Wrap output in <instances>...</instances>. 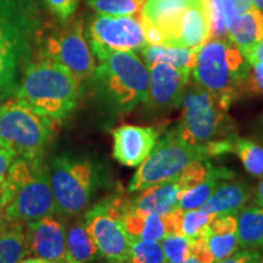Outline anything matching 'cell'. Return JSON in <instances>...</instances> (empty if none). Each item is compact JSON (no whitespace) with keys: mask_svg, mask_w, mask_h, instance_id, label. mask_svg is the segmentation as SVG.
<instances>
[{"mask_svg":"<svg viewBox=\"0 0 263 263\" xmlns=\"http://www.w3.org/2000/svg\"><path fill=\"white\" fill-rule=\"evenodd\" d=\"M42 26L35 0H0V100L15 95Z\"/></svg>","mask_w":263,"mask_h":263,"instance_id":"obj_1","label":"cell"},{"mask_svg":"<svg viewBox=\"0 0 263 263\" xmlns=\"http://www.w3.org/2000/svg\"><path fill=\"white\" fill-rule=\"evenodd\" d=\"M2 218L27 223L57 213L49 171L43 157H17L0 182Z\"/></svg>","mask_w":263,"mask_h":263,"instance_id":"obj_2","label":"cell"},{"mask_svg":"<svg viewBox=\"0 0 263 263\" xmlns=\"http://www.w3.org/2000/svg\"><path fill=\"white\" fill-rule=\"evenodd\" d=\"M82 83L64 66L33 59L22 72L14 97L60 124L77 106Z\"/></svg>","mask_w":263,"mask_h":263,"instance_id":"obj_3","label":"cell"},{"mask_svg":"<svg viewBox=\"0 0 263 263\" xmlns=\"http://www.w3.org/2000/svg\"><path fill=\"white\" fill-rule=\"evenodd\" d=\"M250 67L244 54L228 38H212L197 51L193 81L229 108L234 99L246 90Z\"/></svg>","mask_w":263,"mask_h":263,"instance_id":"obj_4","label":"cell"},{"mask_svg":"<svg viewBox=\"0 0 263 263\" xmlns=\"http://www.w3.org/2000/svg\"><path fill=\"white\" fill-rule=\"evenodd\" d=\"M91 80L107 104L128 112L149 98V68L134 51H115L100 59Z\"/></svg>","mask_w":263,"mask_h":263,"instance_id":"obj_5","label":"cell"},{"mask_svg":"<svg viewBox=\"0 0 263 263\" xmlns=\"http://www.w3.org/2000/svg\"><path fill=\"white\" fill-rule=\"evenodd\" d=\"M59 123L43 116L22 99L11 97L0 105V146L17 157H43Z\"/></svg>","mask_w":263,"mask_h":263,"instance_id":"obj_6","label":"cell"},{"mask_svg":"<svg viewBox=\"0 0 263 263\" xmlns=\"http://www.w3.org/2000/svg\"><path fill=\"white\" fill-rule=\"evenodd\" d=\"M33 59H45L64 66L81 83L90 80L97 68L81 17H72L57 26L43 25L35 38Z\"/></svg>","mask_w":263,"mask_h":263,"instance_id":"obj_7","label":"cell"},{"mask_svg":"<svg viewBox=\"0 0 263 263\" xmlns=\"http://www.w3.org/2000/svg\"><path fill=\"white\" fill-rule=\"evenodd\" d=\"M210 143L190 144L180 136L178 127L157 140L150 155L138 166L129 184V193L176 180L188 164L196 160L212 159Z\"/></svg>","mask_w":263,"mask_h":263,"instance_id":"obj_8","label":"cell"},{"mask_svg":"<svg viewBox=\"0 0 263 263\" xmlns=\"http://www.w3.org/2000/svg\"><path fill=\"white\" fill-rule=\"evenodd\" d=\"M48 171L57 211L66 216L83 212L100 183L97 164L88 157L64 154L51 161Z\"/></svg>","mask_w":263,"mask_h":263,"instance_id":"obj_9","label":"cell"},{"mask_svg":"<svg viewBox=\"0 0 263 263\" xmlns=\"http://www.w3.org/2000/svg\"><path fill=\"white\" fill-rule=\"evenodd\" d=\"M180 136L190 144H205L228 134L229 120L219 99L195 83L186 85L180 98Z\"/></svg>","mask_w":263,"mask_h":263,"instance_id":"obj_10","label":"cell"},{"mask_svg":"<svg viewBox=\"0 0 263 263\" xmlns=\"http://www.w3.org/2000/svg\"><path fill=\"white\" fill-rule=\"evenodd\" d=\"M128 202L122 196H111L88 210L83 218L100 255L111 263H123L129 252L130 236L122 221Z\"/></svg>","mask_w":263,"mask_h":263,"instance_id":"obj_11","label":"cell"},{"mask_svg":"<svg viewBox=\"0 0 263 263\" xmlns=\"http://www.w3.org/2000/svg\"><path fill=\"white\" fill-rule=\"evenodd\" d=\"M95 60L115 51L141 50L147 44L137 16L95 15L85 29Z\"/></svg>","mask_w":263,"mask_h":263,"instance_id":"obj_12","label":"cell"},{"mask_svg":"<svg viewBox=\"0 0 263 263\" xmlns=\"http://www.w3.org/2000/svg\"><path fill=\"white\" fill-rule=\"evenodd\" d=\"M203 0H144L139 11L147 44L166 45L180 16L190 6Z\"/></svg>","mask_w":263,"mask_h":263,"instance_id":"obj_13","label":"cell"},{"mask_svg":"<svg viewBox=\"0 0 263 263\" xmlns=\"http://www.w3.org/2000/svg\"><path fill=\"white\" fill-rule=\"evenodd\" d=\"M28 255L50 263H65L66 229L60 219L52 216L25 223Z\"/></svg>","mask_w":263,"mask_h":263,"instance_id":"obj_14","label":"cell"},{"mask_svg":"<svg viewBox=\"0 0 263 263\" xmlns=\"http://www.w3.org/2000/svg\"><path fill=\"white\" fill-rule=\"evenodd\" d=\"M150 83L147 104L154 110L163 111L179 106L183 91L189 83L192 71L168 64H153L149 67Z\"/></svg>","mask_w":263,"mask_h":263,"instance_id":"obj_15","label":"cell"},{"mask_svg":"<svg viewBox=\"0 0 263 263\" xmlns=\"http://www.w3.org/2000/svg\"><path fill=\"white\" fill-rule=\"evenodd\" d=\"M154 127L124 124L112 130V155L117 162L127 167H138L150 155L159 140Z\"/></svg>","mask_w":263,"mask_h":263,"instance_id":"obj_16","label":"cell"},{"mask_svg":"<svg viewBox=\"0 0 263 263\" xmlns=\"http://www.w3.org/2000/svg\"><path fill=\"white\" fill-rule=\"evenodd\" d=\"M211 39V25L206 0L183 12L167 39V47L200 50Z\"/></svg>","mask_w":263,"mask_h":263,"instance_id":"obj_17","label":"cell"},{"mask_svg":"<svg viewBox=\"0 0 263 263\" xmlns=\"http://www.w3.org/2000/svg\"><path fill=\"white\" fill-rule=\"evenodd\" d=\"M182 192V186L179 185L177 179L172 182L156 184L140 190L139 195L128 203V209L140 215L155 213V215L166 216L173 210L178 209L179 195Z\"/></svg>","mask_w":263,"mask_h":263,"instance_id":"obj_18","label":"cell"},{"mask_svg":"<svg viewBox=\"0 0 263 263\" xmlns=\"http://www.w3.org/2000/svg\"><path fill=\"white\" fill-rule=\"evenodd\" d=\"M250 185L242 180H226L200 207L215 215H238L251 199Z\"/></svg>","mask_w":263,"mask_h":263,"instance_id":"obj_19","label":"cell"},{"mask_svg":"<svg viewBox=\"0 0 263 263\" xmlns=\"http://www.w3.org/2000/svg\"><path fill=\"white\" fill-rule=\"evenodd\" d=\"M227 38L246 57L263 42V12L251 8L240 14L230 25Z\"/></svg>","mask_w":263,"mask_h":263,"instance_id":"obj_20","label":"cell"},{"mask_svg":"<svg viewBox=\"0 0 263 263\" xmlns=\"http://www.w3.org/2000/svg\"><path fill=\"white\" fill-rule=\"evenodd\" d=\"M212 38H227L228 29L240 14L254 8L251 0H206Z\"/></svg>","mask_w":263,"mask_h":263,"instance_id":"obj_21","label":"cell"},{"mask_svg":"<svg viewBox=\"0 0 263 263\" xmlns=\"http://www.w3.org/2000/svg\"><path fill=\"white\" fill-rule=\"evenodd\" d=\"M99 256H101L100 252L85 228L84 221H77L66 232L65 263H89Z\"/></svg>","mask_w":263,"mask_h":263,"instance_id":"obj_22","label":"cell"},{"mask_svg":"<svg viewBox=\"0 0 263 263\" xmlns=\"http://www.w3.org/2000/svg\"><path fill=\"white\" fill-rule=\"evenodd\" d=\"M234 173L226 168H216L211 167L209 174L201 183L193 188L183 190L179 195V209L184 210H197L207 201L212 193L218 188L219 184L226 180L233 179Z\"/></svg>","mask_w":263,"mask_h":263,"instance_id":"obj_23","label":"cell"},{"mask_svg":"<svg viewBox=\"0 0 263 263\" xmlns=\"http://www.w3.org/2000/svg\"><path fill=\"white\" fill-rule=\"evenodd\" d=\"M122 221L128 235L133 239L160 242L166 234L163 216L155 215V213L140 215V213L130 211L127 206Z\"/></svg>","mask_w":263,"mask_h":263,"instance_id":"obj_24","label":"cell"},{"mask_svg":"<svg viewBox=\"0 0 263 263\" xmlns=\"http://www.w3.org/2000/svg\"><path fill=\"white\" fill-rule=\"evenodd\" d=\"M144 62L149 67L153 64H168L177 68L193 71L195 67L197 51L193 49L146 44L141 49Z\"/></svg>","mask_w":263,"mask_h":263,"instance_id":"obj_25","label":"cell"},{"mask_svg":"<svg viewBox=\"0 0 263 263\" xmlns=\"http://www.w3.org/2000/svg\"><path fill=\"white\" fill-rule=\"evenodd\" d=\"M236 218L240 249H263V207L245 206Z\"/></svg>","mask_w":263,"mask_h":263,"instance_id":"obj_26","label":"cell"},{"mask_svg":"<svg viewBox=\"0 0 263 263\" xmlns=\"http://www.w3.org/2000/svg\"><path fill=\"white\" fill-rule=\"evenodd\" d=\"M28 256L25 223L3 221L0 224V257L5 263H20Z\"/></svg>","mask_w":263,"mask_h":263,"instance_id":"obj_27","label":"cell"},{"mask_svg":"<svg viewBox=\"0 0 263 263\" xmlns=\"http://www.w3.org/2000/svg\"><path fill=\"white\" fill-rule=\"evenodd\" d=\"M232 153L241 161L244 168L252 177H263V145L256 141L232 134Z\"/></svg>","mask_w":263,"mask_h":263,"instance_id":"obj_28","label":"cell"},{"mask_svg":"<svg viewBox=\"0 0 263 263\" xmlns=\"http://www.w3.org/2000/svg\"><path fill=\"white\" fill-rule=\"evenodd\" d=\"M123 263H167V259L160 242L130 238L129 252Z\"/></svg>","mask_w":263,"mask_h":263,"instance_id":"obj_29","label":"cell"},{"mask_svg":"<svg viewBox=\"0 0 263 263\" xmlns=\"http://www.w3.org/2000/svg\"><path fill=\"white\" fill-rule=\"evenodd\" d=\"M144 0H87V4L98 15L136 16Z\"/></svg>","mask_w":263,"mask_h":263,"instance_id":"obj_30","label":"cell"},{"mask_svg":"<svg viewBox=\"0 0 263 263\" xmlns=\"http://www.w3.org/2000/svg\"><path fill=\"white\" fill-rule=\"evenodd\" d=\"M207 245L213 256L215 262L224 259L236 251H239L238 233H223V234H212L207 229L206 234Z\"/></svg>","mask_w":263,"mask_h":263,"instance_id":"obj_31","label":"cell"},{"mask_svg":"<svg viewBox=\"0 0 263 263\" xmlns=\"http://www.w3.org/2000/svg\"><path fill=\"white\" fill-rule=\"evenodd\" d=\"M167 262L178 263L192 256V240L178 234H166L160 241Z\"/></svg>","mask_w":263,"mask_h":263,"instance_id":"obj_32","label":"cell"},{"mask_svg":"<svg viewBox=\"0 0 263 263\" xmlns=\"http://www.w3.org/2000/svg\"><path fill=\"white\" fill-rule=\"evenodd\" d=\"M217 215L210 213L202 209L186 210L183 211L182 229L183 235L189 239H195L206 232L210 223Z\"/></svg>","mask_w":263,"mask_h":263,"instance_id":"obj_33","label":"cell"},{"mask_svg":"<svg viewBox=\"0 0 263 263\" xmlns=\"http://www.w3.org/2000/svg\"><path fill=\"white\" fill-rule=\"evenodd\" d=\"M211 167L209 160H196L184 168L177 180L183 190L190 189L206 178Z\"/></svg>","mask_w":263,"mask_h":263,"instance_id":"obj_34","label":"cell"},{"mask_svg":"<svg viewBox=\"0 0 263 263\" xmlns=\"http://www.w3.org/2000/svg\"><path fill=\"white\" fill-rule=\"evenodd\" d=\"M80 2L81 0H44V4L50 14L60 24H64L73 17Z\"/></svg>","mask_w":263,"mask_h":263,"instance_id":"obj_35","label":"cell"},{"mask_svg":"<svg viewBox=\"0 0 263 263\" xmlns=\"http://www.w3.org/2000/svg\"><path fill=\"white\" fill-rule=\"evenodd\" d=\"M207 229L205 233H202V234L197 236V238L190 239L192 240V256H194V257L197 258L202 263H215V259H213V256L211 254V251H210L209 245H207Z\"/></svg>","mask_w":263,"mask_h":263,"instance_id":"obj_36","label":"cell"},{"mask_svg":"<svg viewBox=\"0 0 263 263\" xmlns=\"http://www.w3.org/2000/svg\"><path fill=\"white\" fill-rule=\"evenodd\" d=\"M215 263H263L261 252L257 250L242 249L241 251H236L229 257Z\"/></svg>","mask_w":263,"mask_h":263,"instance_id":"obj_37","label":"cell"},{"mask_svg":"<svg viewBox=\"0 0 263 263\" xmlns=\"http://www.w3.org/2000/svg\"><path fill=\"white\" fill-rule=\"evenodd\" d=\"M246 90L263 94V61L251 65L250 67Z\"/></svg>","mask_w":263,"mask_h":263,"instance_id":"obj_38","label":"cell"},{"mask_svg":"<svg viewBox=\"0 0 263 263\" xmlns=\"http://www.w3.org/2000/svg\"><path fill=\"white\" fill-rule=\"evenodd\" d=\"M15 160H16V156L11 153V151L6 150L5 147L0 146V182L5 178L10 166H11Z\"/></svg>","mask_w":263,"mask_h":263,"instance_id":"obj_39","label":"cell"},{"mask_svg":"<svg viewBox=\"0 0 263 263\" xmlns=\"http://www.w3.org/2000/svg\"><path fill=\"white\" fill-rule=\"evenodd\" d=\"M245 59L248 60L250 66L263 61V42L259 43L258 45H256V47L246 55Z\"/></svg>","mask_w":263,"mask_h":263,"instance_id":"obj_40","label":"cell"},{"mask_svg":"<svg viewBox=\"0 0 263 263\" xmlns=\"http://www.w3.org/2000/svg\"><path fill=\"white\" fill-rule=\"evenodd\" d=\"M254 202H255V205L263 207V177L261 178V180H259L257 188H256Z\"/></svg>","mask_w":263,"mask_h":263,"instance_id":"obj_41","label":"cell"},{"mask_svg":"<svg viewBox=\"0 0 263 263\" xmlns=\"http://www.w3.org/2000/svg\"><path fill=\"white\" fill-rule=\"evenodd\" d=\"M20 263H50V262L38 257H29V258H24Z\"/></svg>","mask_w":263,"mask_h":263,"instance_id":"obj_42","label":"cell"},{"mask_svg":"<svg viewBox=\"0 0 263 263\" xmlns=\"http://www.w3.org/2000/svg\"><path fill=\"white\" fill-rule=\"evenodd\" d=\"M251 4L255 9L259 10L263 12V0H251Z\"/></svg>","mask_w":263,"mask_h":263,"instance_id":"obj_43","label":"cell"},{"mask_svg":"<svg viewBox=\"0 0 263 263\" xmlns=\"http://www.w3.org/2000/svg\"><path fill=\"white\" fill-rule=\"evenodd\" d=\"M167 263H170V262H167ZM178 263H202V262H200L199 259L194 257V256H190V257L186 258L185 261H183V262H178Z\"/></svg>","mask_w":263,"mask_h":263,"instance_id":"obj_44","label":"cell"},{"mask_svg":"<svg viewBox=\"0 0 263 263\" xmlns=\"http://www.w3.org/2000/svg\"><path fill=\"white\" fill-rule=\"evenodd\" d=\"M259 134H261V140L263 144V117L261 118V121H259Z\"/></svg>","mask_w":263,"mask_h":263,"instance_id":"obj_45","label":"cell"},{"mask_svg":"<svg viewBox=\"0 0 263 263\" xmlns=\"http://www.w3.org/2000/svg\"><path fill=\"white\" fill-rule=\"evenodd\" d=\"M3 218H2V202H0V224H2Z\"/></svg>","mask_w":263,"mask_h":263,"instance_id":"obj_46","label":"cell"},{"mask_svg":"<svg viewBox=\"0 0 263 263\" xmlns=\"http://www.w3.org/2000/svg\"><path fill=\"white\" fill-rule=\"evenodd\" d=\"M0 263H5V262L2 259V257H0Z\"/></svg>","mask_w":263,"mask_h":263,"instance_id":"obj_47","label":"cell"},{"mask_svg":"<svg viewBox=\"0 0 263 263\" xmlns=\"http://www.w3.org/2000/svg\"><path fill=\"white\" fill-rule=\"evenodd\" d=\"M262 259H263V252H262Z\"/></svg>","mask_w":263,"mask_h":263,"instance_id":"obj_48","label":"cell"}]
</instances>
